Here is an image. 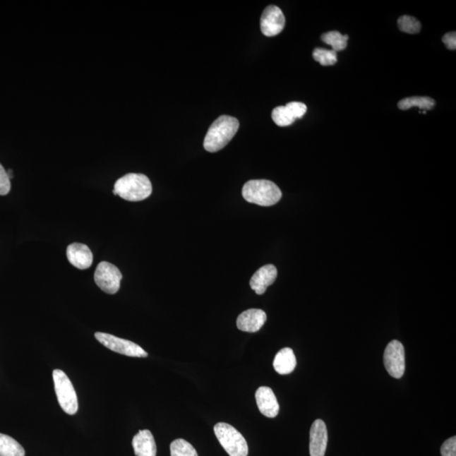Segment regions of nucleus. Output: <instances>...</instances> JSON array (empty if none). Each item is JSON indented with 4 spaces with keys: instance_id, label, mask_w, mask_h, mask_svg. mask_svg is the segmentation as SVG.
Listing matches in <instances>:
<instances>
[{
    "instance_id": "obj_1",
    "label": "nucleus",
    "mask_w": 456,
    "mask_h": 456,
    "mask_svg": "<svg viewBox=\"0 0 456 456\" xmlns=\"http://www.w3.org/2000/svg\"><path fill=\"white\" fill-rule=\"evenodd\" d=\"M239 128V120L222 115L210 126L204 140V148L209 152H217L225 148L235 136Z\"/></svg>"
},
{
    "instance_id": "obj_2",
    "label": "nucleus",
    "mask_w": 456,
    "mask_h": 456,
    "mask_svg": "<svg viewBox=\"0 0 456 456\" xmlns=\"http://www.w3.org/2000/svg\"><path fill=\"white\" fill-rule=\"evenodd\" d=\"M152 185L145 175L128 174L117 180L114 193L128 201H141L152 195Z\"/></svg>"
},
{
    "instance_id": "obj_3",
    "label": "nucleus",
    "mask_w": 456,
    "mask_h": 456,
    "mask_svg": "<svg viewBox=\"0 0 456 456\" xmlns=\"http://www.w3.org/2000/svg\"><path fill=\"white\" fill-rule=\"evenodd\" d=\"M244 200L260 206H272L282 199V193L277 184L269 180H251L242 191Z\"/></svg>"
},
{
    "instance_id": "obj_4",
    "label": "nucleus",
    "mask_w": 456,
    "mask_h": 456,
    "mask_svg": "<svg viewBox=\"0 0 456 456\" xmlns=\"http://www.w3.org/2000/svg\"><path fill=\"white\" fill-rule=\"evenodd\" d=\"M214 432L223 449L230 456H248V446L246 440L238 430L230 424L218 423Z\"/></svg>"
},
{
    "instance_id": "obj_5",
    "label": "nucleus",
    "mask_w": 456,
    "mask_h": 456,
    "mask_svg": "<svg viewBox=\"0 0 456 456\" xmlns=\"http://www.w3.org/2000/svg\"><path fill=\"white\" fill-rule=\"evenodd\" d=\"M54 389L58 402L63 411L68 415H75L78 411V398L67 374L60 369L53 373Z\"/></svg>"
},
{
    "instance_id": "obj_6",
    "label": "nucleus",
    "mask_w": 456,
    "mask_h": 456,
    "mask_svg": "<svg viewBox=\"0 0 456 456\" xmlns=\"http://www.w3.org/2000/svg\"><path fill=\"white\" fill-rule=\"evenodd\" d=\"M95 337L103 346L117 354L133 356V358H146L148 356L143 348L128 340L114 337L113 335L97 332Z\"/></svg>"
},
{
    "instance_id": "obj_7",
    "label": "nucleus",
    "mask_w": 456,
    "mask_h": 456,
    "mask_svg": "<svg viewBox=\"0 0 456 456\" xmlns=\"http://www.w3.org/2000/svg\"><path fill=\"white\" fill-rule=\"evenodd\" d=\"M122 277V273L117 266L106 261L97 265L94 275L95 282L107 294H117Z\"/></svg>"
},
{
    "instance_id": "obj_8",
    "label": "nucleus",
    "mask_w": 456,
    "mask_h": 456,
    "mask_svg": "<svg viewBox=\"0 0 456 456\" xmlns=\"http://www.w3.org/2000/svg\"><path fill=\"white\" fill-rule=\"evenodd\" d=\"M384 364L387 372L391 377L401 378L405 373V349L399 341H392L386 347L384 354Z\"/></svg>"
},
{
    "instance_id": "obj_9",
    "label": "nucleus",
    "mask_w": 456,
    "mask_h": 456,
    "mask_svg": "<svg viewBox=\"0 0 456 456\" xmlns=\"http://www.w3.org/2000/svg\"><path fill=\"white\" fill-rule=\"evenodd\" d=\"M285 16L277 6H269L265 8L260 18V29L266 37H275L285 28Z\"/></svg>"
},
{
    "instance_id": "obj_10",
    "label": "nucleus",
    "mask_w": 456,
    "mask_h": 456,
    "mask_svg": "<svg viewBox=\"0 0 456 456\" xmlns=\"http://www.w3.org/2000/svg\"><path fill=\"white\" fill-rule=\"evenodd\" d=\"M307 106L303 102H292L286 106L275 107L272 111L273 121L280 127L289 126L296 119L303 118L306 114Z\"/></svg>"
},
{
    "instance_id": "obj_11",
    "label": "nucleus",
    "mask_w": 456,
    "mask_h": 456,
    "mask_svg": "<svg viewBox=\"0 0 456 456\" xmlns=\"http://www.w3.org/2000/svg\"><path fill=\"white\" fill-rule=\"evenodd\" d=\"M328 443V432L324 421L317 419L313 421L311 429V443L309 453L311 456H325Z\"/></svg>"
},
{
    "instance_id": "obj_12",
    "label": "nucleus",
    "mask_w": 456,
    "mask_h": 456,
    "mask_svg": "<svg viewBox=\"0 0 456 456\" xmlns=\"http://www.w3.org/2000/svg\"><path fill=\"white\" fill-rule=\"evenodd\" d=\"M268 316L261 309L251 308L243 312L236 320V326L244 332H257L265 325Z\"/></svg>"
},
{
    "instance_id": "obj_13",
    "label": "nucleus",
    "mask_w": 456,
    "mask_h": 456,
    "mask_svg": "<svg viewBox=\"0 0 456 456\" xmlns=\"http://www.w3.org/2000/svg\"><path fill=\"white\" fill-rule=\"evenodd\" d=\"M256 399L261 414L269 419H274L278 415L280 407L277 399L270 387H260L256 391Z\"/></svg>"
},
{
    "instance_id": "obj_14",
    "label": "nucleus",
    "mask_w": 456,
    "mask_h": 456,
    "mask_svg": "<svg viewBox=\"0 0 456 456\" xmlns=\"http://www.w3.org/2000/svg\"><path fill=\"white\" fill-rule=\"evenodd\" d=\"M66 255L70 263L80 270L88 269L92 265V253L85 244L75 243L68 245Z\"/></svg>"
},
{
    "instance_id": "obj_15",
    "label": "nucleus",
    "mask_w": 456,
    "mask_h": 456,
    "mask_svg": "<svg viewBox=\"0 0 456 456\" xmlns=\"http://www.w3.org/2000/svg\"><path fill=\"white\" fill-rule=\"evenodd\" d=\"M277 277V270L273 265L262 266L253 274L251 279V287L258 295L264 294L268 287L275 282Z\"/></svg>"
},
{
    "instance_id": "obj_16",
    "label": "nucleus",
    "mask_w": 456,
    "mask_h": 456,
    "mask_svg": "<svg viewBox=\"0 0 456 456\" xmlns=\"http://www.w3.org/2000/svg\"><path fill=\"white\" fill-rule=\"evenodd\" d=\"M133 448L136 456H156L157 445L152 433L149 430H140L133 438Z\"/></svg>"
},
{
    "instance_id": "obj_17",
    "label": "nucleus",
    "mask_w": 456,
    "mask_h": 456,
    "mask_svg": "<svg viewBox=\"0 0 456 456\" xmlns=\"http://www.w3.org/2000/svg\"><path fill=\"white\" fill-rule=\"evenodd\" d=\"M296 359L294 351L291 348H283L275 356L273 366L279 374H289L296 368Z\"/></svg>"
},
{
    "instance_id": "obj_18",
    "label": "nucleus",
    "mask_w": 456,
    "mask_h": 456,
    "mask_svg": "<svg viewBox=\"0 0 456 456\" xmlns=\"http://www.w3.org/2000/svg\"><path fill=\"white\" fill-rule=\"evenodd\" d=\"M23 446L14 438L0 433V456H25Z\"/></svg>"
},
{
    "instance_id": "obj_19",
    "label": "nucleus",
    "mask_w": 456,
    "mask_h": 456,
    "mask_svg": "<svg viewBox=\"0 0 456 456\" xmlns=\"http://www.w3.org/2000/svg\"><path fill=\"white\" fill-rule=\"evenodd\" d=\"M436 106V102L428 97H412L402 99L398 102V107L402 110H408L413 107L420 109L431 110Z\"/></svg>"
},
{
    "instance_id": "obj_20",
    "label": "nucleus",
    "mask_w": 456,
    "mask_h": 456,
    "mask_svg": "<svg viewBox=\"0 0 456 456\" xmlns=\"http://www.w3.org/2000/svg\"><path fill=\"white\" fill-rule=\"evenodd\" d=\"M347 35H342L337 31H332L323 34L321 40L325 44H328L332 47L335 52L342 51L346 49L348 41Z\"/></svg>"
},
{
    "instance_id": "obj_21",
    "label": "nucleus",
    "mask_w": 456,
    "mask_h": 456,
    "mask_svg": "<svg viewBox=\"0 0 456 456\" xmlns=\"http://www.w3.org/2000/svg\"><path fill=\"white\" fill-rule=\"evenodd\" d=\"M171 456H198L193 447L183 438L174 440L170 445Z\"/></svg>"
},
{
    "instance_id": "obj_22",
    "label": "nucleus",
    "mask_w": 456,
    "mask_h": 456,
    "mask_svg": "<svg viewBox=\"0 0 456 456\" xmlns=\"http://www.w3.org/2000/svg\"><path fill=\"white\" fill-rule=\"evenodd\" d=\"M313 58L323 66H331L337 62V53L334 50L318 47L313 52Z\"/></svg>"
},
{
    "instance_id": "obj_23",
    "label": "nucleus",
    "mask_w": 456,
    "mask_h": 456,
    "mask_svg": "<svg viewBox=\"0 0 456 456\" xmlns=\"http://www.w3.org/2000/svg\"><path fill=\"white\" fill-rule=\"evenodd\" d=\"M398 28L402 32L416 34L419 33L421 30V23L414 17L409 16H403L400 17L397 21Z\"/></svg>"
},
{
    "instance_id": "obj_24",
    "label": "nucleus",
    "mask_w": 456,
    "mask_h": 456,
    "mask_svg": "<svg viewBox=\"0 0 456 456\" xmlns=\"http://www.w3.org/2000/svg\"><path fill=\"white\" fill-rule=\"evenodd\" d=\"M11 188V179L8 178L7 172L0 164V196H6L10 193Z\"/></svg>"
},
{
    "instance_id": "obj_25",
    "label": "nucleus",
    "mask_w": 456,
    "mask_h": 456,
    "mask_svg": "<svg viewBox=\"0 0 456 456\" xmlns=\"http://www.w3.org/2000/svg\"><path fill=\"white\" fill-rule=\"evenodd\" d=\"M442 456H456V437L447 440L441 446Z\"/></svg>"
},
{
    "instance_id": "obj_26",
    "label": "nucleus",
    "mask_w": 456,
    "mask_h": 456,
    "mask_svg": "<svg viewBox=\"0 0 456 456\" xmlns=\"http://www.w3.org/2000/svg\"><path fill=\"white\" fill-rule=\"evenodd\" d=\"M443 42H444L447 49L450 50H455L456 49V33L455 32H451L445 34L442 38Z\"/></svg>"
},
{
    "instance_id": "obj_27",
    "label": "nucleus",
    "mask_w": 456,
    "mask_h": 456,
    "mask_svg": "<svg viewBox=\"0 0 456 456\" xmlns=\"http://www.w3.org/2000/svg\"><path fill=\"white\" fill-rule=\"evenodd\" d=\"M7 174L8 176V178H10V179H11L13 178V176H14V175H13V171L12 170H8Z\"/></svg>"
}]
</instances>
